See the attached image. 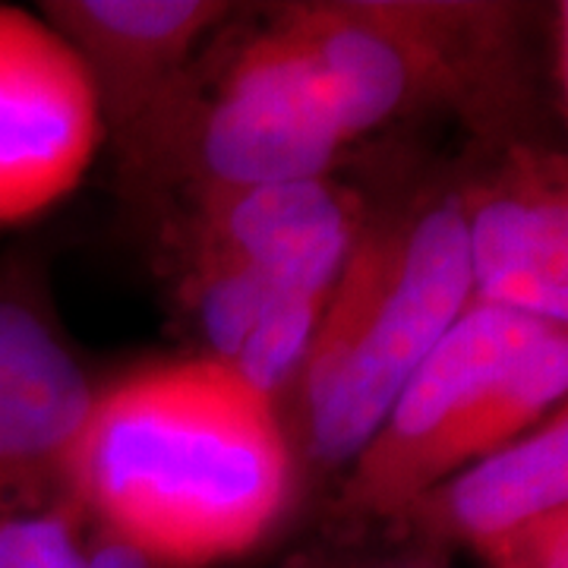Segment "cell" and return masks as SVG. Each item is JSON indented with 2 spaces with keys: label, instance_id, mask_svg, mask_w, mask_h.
<instances>
[{
  "label": "cell",
  "instance_id": "cell-14",
  "mask_svg": "<svg viewBox=\"0 0 568 568\" xmlns=\"http://www.w3.org/2000/svg\"><path fill=\"white\" fill-rule=\"evenodd\" d=\"M85 518L70 503L0 515V568H85Z\"/></svg>",
  "mask_w": 568,
  "mask_h": 568
},
{
  "label": "cell",
  "instance_id": "cell-16",
  "mask_svg": "<svg viewBox=\"0 0 568 568\" xmlns=\"http://www.w3.org/2000/svg\"><path fill=\"white\" fill-rule=\"evenodd\" d=\"M414 544V540H410ZM452 552L436 547H424V544H414L405 552H395V556H376V559H351V562H335V566L323 568H448Z\"/></svg>",
  "mask_w": 568,
  "mask_h": 568
},
{
  "label": "cell",
  "instance_id": "cell-5",
  "mask_svg": "<svg viewBox=\"0 0 568 568\" xmlns=\"http://www.w3.org/2000/svg\"><path fill=\"white\" fill-rule=\"evenodd\" d=\"M568 325L470 301L345 467L335 518L395 525L410 503L566 405Z\"/></svg>",
  "mask_w": 568,
  "mask_h": 568
},
{
  "label": "cell",
  "instance_id": "cell-11",
  "mask_svg": "<svg viewBox=\"0 0 568 568\" xmlns=\"http://www.w3.org/2000/svg\"><path fill=\"white\" fill-rule=\"evenodd\" d=\"M568 508V407L429 487L392 525L414 544L477 556L508 534Z\"/></svg>",
  "mask_w": 568,
  "mask_h": 568
},
{
  "label": "cell",
  "instance_id": "cell-15",
  "mask_svg": "<svg viewBox=\"0 0 568 568\" xmlns=\"http://www.w3.org/2000/svg\"><path fill=\"white\" fill-rule=\"evenodd\" d=\"M489 568H568V508H556L480 552Z\"/></svg>",
  "mask_w": 568,
  "mask_h": 568
},
{
  "label": "cell",
  "instance_id": "cell-17",
  "mask_svg": "<svg viewBox=\"0 0 568 568\" xmlns=\"http://www.w3.org/2000/svg\"><path fill=\"white\" fill-rule=\"evenodd\" d=\"M85 568H152L145 562V556H140L133 547L126 544H118L111 537H92L89 544V559H85Z\"/></svg>",
  "mask_w": 568,
  "mask_h": 568
},
{
  "label": "cell",
  "instance_id": "cell-13",
  "mask_svg": "<svg viewBox=\"0 0 568 568\" xmlns=\"http://www.w3.org/2000/svg\"><path fill=\"white\" fill-rule=\"evenodd\" d=\"M325 301H328V291L313 294V291L278 287L272 301L265 304L263 316L253 325L244 347L231 361V369L246 386H253L278 407L282 417L291 388L304 369L306 351L313 345Z\"/></svg>",
  "mask_w": 568,
  "mask_h": 568
},
{
  "label": "cell",
  "instance_id": "cell-12",
  "mask_svg": "<svg viewBox=\"0 0 568 568\" xmlns=\"http://www.w3.org/2000/svg\"><path fill=\"white\" fill-rule=\"evenodd\" d=\"M174 253L181 260L178 294L203 338V357L231 366L278 287L227 256L203 250Z\"/></svg>",
  "mask_w": 568,
  "mask_h": 568
},
{
  "label": "cell",
  "instance_id": "cell-3",
  "mask_svg": "<svg viewBox=\"0 0 568 568\" xmlns=\"http://www.w3.org/2000/svg\"><path fill=\"white\" fill-rule=\"evenodd\" d=\"M470 304L455 181L366 215L284 405L301 467L345 474L407 376Z\"/></svg>",
  "mask_w": 568,
  "mask_h": 568
},
{
  "label": "cell",
  "instance_id": "cell-8",
  "mask_svg": "<svg viewBox=\"0 0 568 568\" xmlns=\"http://www.w3.org/2000/svg\"><path fill=\"white\" fill-rule=\"evenodd\" d=\"M108 142L92 82L41 13L0 3V227L63 203Z\"/></svg>",
  "mask_w": 568,
  "mask_h": 568
},
{
  "label": "cell",
  "instance_id": "cell-4",
  "mask_svg": "<svg viewBox=\"0 0 568 568\" xmlns=\"http://www.w3.org/2000/svg\"><path fill=\"white\" fill-rule=\"evenodd\" d=\"M111 145L123 190L168 212L215 190L335 178L351 142L275 7H244Z\"/></svg>",
  "mask_w": 568,
  "mask_h": 568
},
{
  "label": "cell",
  "instance_id": "cell-18",
  "mask_svg": "<svg viewBox=\"0 0 568 568\" xmlns=\"http://www.w3.org/2000/svg\"><path fill=\"white\" fill-rule=\"evenodd\" d=\"M17 493H13V480H10V467L3 458V446H0V515L3 511H17Z\"/></svg>",
  "mask_w": 568,
  "mask_h": 568
},
{
  "label": "cell",
  "instance_id": "cell-6",
  "mask_svg": "<svg viewBox=\"0 0 568 568\" xmlns=\"http://www.w3.org/2000/svg\"><path fill=\"white\" fill-rule=\"evenodd\" d=\"M99 386L63 328L36 244L0 253V446L20 508L63 499Z\"/></svg>",
  "mask_w": 568,
  "mask_h": 568
},
{
  "label": "cell",
  "instance_id": "cell-9",
  "mask_svg": "<svg viewBox=\"0 0 568 568\" xmlns=\"http://www.w3.org/2000/svg\"><path fill=\"white\" fill-rule=\"evenodd\" d=\"M174 250H203L260 272L275 287L325 294L369 209L335 178L215 190L171 205Z\"/></svg>",
  "mask_w": 568,
  "mask_h": 568
},
{
  "label": "cell",
  "instance_id": "cell-10",
  "mask_svg": "<svg viewBox=\"0 0 568 568\" xmlns=\"http://www.w3.org/2000/svg\"><path fill=\"white\" fill-rule=\"evenodd\" d=\"M244 10L227 0H48L41 20L80 58L108 142L121 140L183 80Z\"/></svg>",
  "mask_w": 568,
  "mask_h": 568
},
{
  "label": "cell",
  "instance_id": "cell-1",
  "mask_svg": "<svg viewBox=\"0 0 568 568\" xmlns=\"http://www.w3.org/2000/svg\"><path fill=\"white\" fill-rule=\"evenodd\" d=\"M301 484L282 410L227 364L196 354L99 386L63 503L152 568H212L263 547Z\"/></svg>",
  "mask_w": 568,
  "mask_h": 568
},
{
  "label": "cell",
  "instance_id": "cell-2",
  "mask_svg": "<svg viewBox=\"0 0 568 568\" xmlns=\"http://www.w3.org/2000/svg\"><path fill=\"white\" fill-rule=\"evenodd\" d=\"M347 142L448 118L474 149L549 140L556 32L515 0L272 3Z\"/></svg>",
  "mask_w": 568,
  "mask_h": 568
},
{
  "label": "cell",
  "instance_id": "cell-7",
  "mask_svg": "<svg viewBox=\"0 0 568 568\" xmlns=\"http://www.w3.org/2000/svg\"><path fill=\"white\" fill-rule=\"evenodd\" d=\"M470 301L568 325V168L552 140L477 149L455 178Z\"/></svg>",
  "mask_w": 568,
  "mask_h": 568
}]
</instances>
